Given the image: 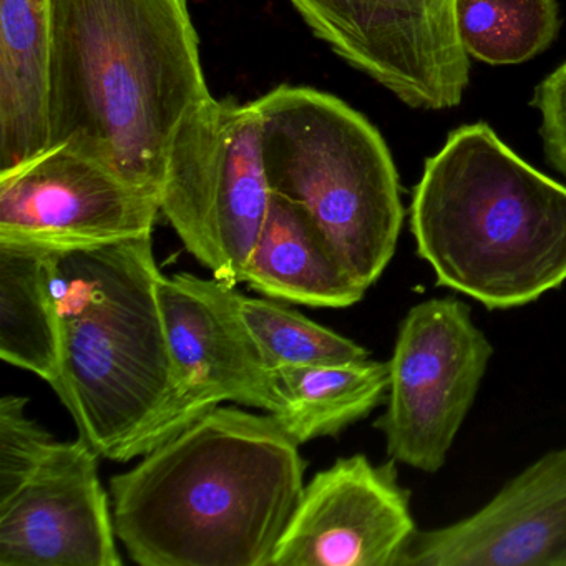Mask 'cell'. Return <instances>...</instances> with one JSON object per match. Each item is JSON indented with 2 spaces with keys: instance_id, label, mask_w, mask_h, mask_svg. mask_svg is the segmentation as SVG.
I'll return each mask as SVG.
<instances>
[{
  "instance_id": "obj_17",
  "label": "cell",
  "mask_w": 566,
  "mask_h": 566,
  "mask_svg": "<svg viewBox=\"0 0 566 566\" xmlns=\"http://www.w3.org/2000/svg\"><path fill=\"white\" fill-rule=\"evenodd\" d=\"M0 357L61 389L57 316L45 277V248L0 243Z\"/></svg>"
},
{
  "instance_id": "obj_19",
  "label": "cell",
  "mask_w": 566,
  "mask_h": 566,
  "mask_svg": "<svg viewBox=\"0 0 566 566\" xmlns=\"http://www.w3.org/2000/svg\"><path fill=\"white\" fill-rule=\"evenodd\" d=\"M455 19L463 51L490 65L536 57L559 29L556 0H457Z\"/></svg>"
},
{
  "instance_id": "obj_6",
  "label": "cell",
  "mask_w": 566,
  "mask_h": 566,
  "mask_svg": "<svg viewBox=\"0 0 566 566\" xmlns=\"http://www.w3.org/2000/svg\"><path fill=\"white\" fill-rule=\"evenodd\" d=\"M271 197L256 101L208 98L185 118L171 145L161 214L214 280L237 287Z\"/></svg>"
},
{
  "instance_id": "obj_12",
  "label": "cell",
  "mask_w": 566,
  "mask_h": 566,
  "mask_svg": "<svg viewBox=\"0 0 566 566\" xmlns=\"http://www.w3.org/2000/svg\"><path fill=\"white\" fill-rule=\"evenodd\" d=\"M399 566H566V446L539 457L472 515L419 530Z\"/></svg>"
},
{
  "instance_id": "obj_11",
  "label": "cell",
  "mask_w": 566,
  "mask_h": 566,
  "mask_svg": "<svg viewBox=\"0 0 566 566\" xmlns=\"http://www.w3.org/2000/svg\"><path fill=\"white\" fill-rule=\"evenodd\" d=\"M84 439L54 443L0 500V566H120L114 512Z\"/></svg>"
},
{
  "instance_id": "obj_5",
  "label": "cell",
  "mask_w": 566,
  "mask_h": 566,
  "mask_svg": "<svg viewBox=\"0 0 566 566\" xmlns=\"http://www.w3.org/2000/svg\"><path fill=\"white\" fill-rule=\"evenodd\" d=\"M256 104L271 195L304 211L369 290L389 266L406 217L382 135L316 88L281 85Z\"/></svg>"
},
{
  "instance_id": "obj_8",
  "label": "cell",
  "mask_w": 566,
  "mask_h": 566,
  "mask_svg": "<svg viewBox=\"0 0 566 566\" xmlns=\"http://www.w3.org/2000/svg\"><path fill=\"white\" fill-rule=\"evenodd\" d=\"M316 38L413 108L462 102L470 57L457 0H290Z\"/></svg>"
},
{
  "instance_id": "obj_1",
  "label": "cell",
  "mask_w": 566,
  "mask_h": 566,
  "mask_svg": "<svg viewBox=\"0 0 566 566\" xmlns=\"http://www.w3.org/2000/svg\"><path fill=\"white\" fill-rule=\"evenodd\" d=\"M112 476L115 532L142 566H271L300 502V446L273 416L210 410Z\"/></svg>"
},
{
  "instance_id": "obj_21",
  "label": "cell",
  "mask_w": 566,
  "mask_h": 566,
  "mask_svg": "<svg viewBox=\"0 0 566 566\" xmlns=\"http://www.w3.org/2000/svg\"><path fill=\"white\" fill-rule=\"evenodd\" d=\"M533 105L539 112L546 157L566 177V64L536 87Z\"/></svg>"
},
{
  "instance_id": "obj_2",
  "label": "cell",
  "mask_w": 566,
  "mask_h": 566,
  "mask_svg": "<svg viewBox=\"0 0 566 566\" xmlns=\"http://www.w3.org/2000/svg\"><path fill=\"white\" fill-rule=\"evenodd\" d=\"M210 97L187 0H54L49 145L160 198L175 137Z\"/></svg>"
},
{
  "instance_id": "obj_16",
  "label": "cell",
  "mask_w": 566,
  "mask_h": 566,
  "mask_svg": "<svg viewBox=\"0 0 566 566\" xmlns=\"http://www.w3.org/2000/svg\"><path fill=\"white\" fill-rule=\"evenodd\" d=\"M274 417L297 443L333 437L386 402L389 364L370 357L353 363L290 366L273 370Z\"/></svg>"
},
{
  "instance_id": "obj_3",
  "label": "cell",
  "mask_w": 566,
  "mask_h": 566,
  "mask_svg": "<svg viewBox=\"0 0 566 566\" xmlns=\"http://www.w3.org/2000/svg\"><path fill=\"white\" fill-rule=\"evenodd\" d=\"M151 237L45 248L61 344L59 399L98 455L128 462L187 429Z\"/></svg>"
},
{
  "instance_id": "obj_20",
  "label": "cell",
  "mask_w": 566,
  "mask_h": 566,
  "mask_svg": "<svg viewBox=\"0 0 566 566\" xmlns=\"http://www.w3.org/2000/svg\"><path fill=\"white\" fill-rule=\"evenodd\" d=\"M28 397L0 399V500L11 495L57 442L28 416Z\"/></svg>"
},
{
  "instance_id": "obj_13",
  "label": "cell",
  "mask_w": 566,
  "mask_h": 566,
  "mask_svg": "<svg viewBox=\"0 0 566 566\" xmlns=\"http://www.w3.org/2000/svg\"><path fill=\"white\" fill-rule=\"evenodd\" d=\"M158 296L178 392L193 422L223 402L276 410L273 370L231 314L220 281L161 276Z\"/></svg>"
},
{
  "instance_id": "obj_18",
  "label": "cell",
  "mask_w": 566,
  "mask_h": 566,
  "mask_svg": "<svg viewBox=\"0 0 566 566\" xmlns=\"http://www.w3.org/2000/svg\"><path fill=\"white\" fill-rule=\"evenodd\" d=\"M221 283V281H220ZM223 297L247 339L270 370L353 363L369 350L271 297H251L221 283Z\"/></svg>"
},
{
  "instance_id": "obj_7",
  "label": "cell",
  "mask_w": 566,
  "mask_h": 566,
  "mask_svg": "<svg viewBox=\"0 0 566 566\" xmlns=\"http://www.w3.org/2000/svg\"><path fill=\"white\" fill-rule=\"evenodd\" d=\"M492 354L463 301L432 297L410 307L387 363L386 412L374 423L389 459L426 473L446 465Z\"/></svg>"
},
{
  "instance_id": "obj_10",
  "label": "cell",
  "mask_w": 566,
  "mask_h": 566,
  "mask_svg": "<svg viewBox=\"0 0 566 566\" xmlns=\"http://www.w3.org/2000/svg\"><path fill=\"white\" fill-rule=\"evenodd\" d=\"M417 532L396 460L356 453L304 485L271 566H399Z\"/></svg>"
},
{
  "instance_id": "obj_4",
  "label": "cell",
  "mask_w": 566,
  "mask_h": 566,
  "mask_svg": "<svg viewBox=\"0 0 566 566\" xmlns=\"http://www.w3.org/2000/svg\"><path fill=\"white\" fill-rule=\"evenodd\" d=\"M409 224L437 286L486 310L526 306L566 283V187L489 125L457 128L426 161Z\"/></svg>"
},
{
  "instance_id": "obj_14",
  "label": "cell",
  "mask_w": 566,
  "mask_h": 566,
  "mask_svg": "<svg viewBox=\"0 0 566 566\" xmlns=\"http://www.w3.org/2000/svg\"><path fill=\"white\" fill-rule=\"evenodd\" d=\"M54 0H0V170L49 147Z\"/></svg>"
},
{
  "instance_id": "obj_15",
  "label": "cell",
  "mask_w": 566,
  "mask_h": 566,
  "mask_svg": "<svg viewBox=\"0 0 566 566\" xmlns=\"http://www.w3.org/2000/svg\"><path fill=\"white\" fill-rule=\"evenodd\" d=\"M244 283L271 300L311 307H349L367 291L314 221L274 195Z\"/></svg>"
},
{
  "instance_id": "obj_9",
  "label": "cell",
  "mask_w": 566,
  "mask_h": 566,
  "mask_svg": "<svg viewBox=\"0 0 566 566\" xmlns=\"http://www.w3.org/2000/svg\"><path fill=\"white\" fill-rule=\"evenodd\" d=\"M160 198L69 145L0 170V243L77 248L151 237Z\"/></svg>"
}]
</instances>
